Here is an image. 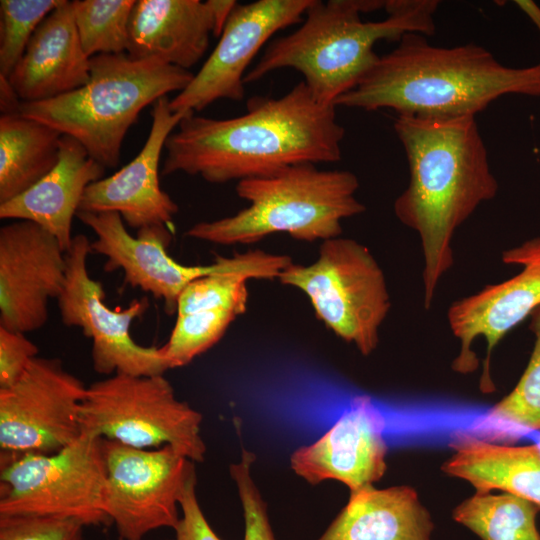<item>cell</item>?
<instances>
[{
    "label": "cell",
    "mask_w": 540,
    "mask_h": 540,
    "mask_svg": "<svg viewBox=\"0 0 540 540\" xmlns=\"http://www.w3.org/2000/svg\"><path fill=\"white\" fill-rule=\"evenodd\" d=\"M312 0H258L236 4L219 42L184 90L173 112H199L220 99L241 101L244 77L261 47L278 31L303 21Z\"/></svg>",
    "instance_id": "cell-14"
},
{
    "label": "cell",
    "mask_w": 540,
    "mask_h": 540,
    "mask_svg": "<svg viewBox=\"0 0 540 540\" xmlns=\"http://www.w3.org/2000/svg\"><path fill=\"white\" fill-rule=\"evenodd\" d=\"M239 315L232 310H201L178 315L160 351L169 369L183 367L214 346Z\"/></svg>",
    "instance_id": "cell-28"
},
{
    "label": "cell",
    "mask_w": 540,
    "mask_h": 540,
    "mask_svg": "<svg viewBox=\"0 0 540 540\" xmlns=\"http://www.w3.org/2000/svg\"><path fill=\"white\" fill-rule=\"evenodd\" d=\"M65 281V252L51 233L28 220L0 228V326L22 333L43 327L49 299Z\"/></svg>",
    "instance_id": "cell-15"
},
{
    "label": "cell",
    "mask_w": 540,
    "mask_h": 540,
    "mask_svg": "<svg viewBox=\"0 0 540 540\" xmlns=\"http://www.w3.org/2000/svg\"><path fill=\"white\" fill-rule=\"evenodd\" d=\"M90 253L91 242L87 236H74L65 253V285L57 298L61 321L68 327L80 328L84 336L92 340V366L97 373L108 376L164 374L169 368L160 347L142 346L130 334L133 321L148 308V300L135 299L123 309L107 306L102 283L88 273Z\"/></svg>",
    "instance_id": "cell-10"
},
{
    "label": "cell",
    "mask_w": 540,
    "mask_h": 540,
    "mask_svg": "<svg viewBox=\"0 0 540 540\" xmlns=\"http://www.w3.org/2000/svg\"><path fill=\"white\" fill-rule=\"evenodd\" d=\"M0 515L70 518L109 526L102 438L88 433L54 453H1Z\"/></svg>",
    "instance_id": "cell-9"
},
{
    "label": "cell",
    "mask_w": 540,
    "mask_h": 540,
    "mask_svg": "<svg viewBox=\"0 0 540 540\" xmlns=\"http://www.w3.org/2000/svg\"><path fill=\"white\" fill-rule=\"evenodd\" d=\"M344 135L336 107L318 102L302 80L279 98H250L236 117L188 113L165 142L162 174L182 172L220 184L302 163L337 162Z\"/></svg>",
    "instance_id": "cell-1"
},
{
    "label": "cell",
    "mask_w": 540,
    "mask_h": 540,
    "mask_svg": "<svg viewBox=\"0 0 540 540\" xmlns=\"http://www.w3.org/2000/svg\"><path fill=\"white\" fill-rule=\"evenodd\" d=\"M105 167L73 137L62 135L57 165L38 183L0 204V218L28 220L43 227L66 253L71 226L86 188L103 178Z\"/></svg>",
    "instance_id": "cell-21"
},
{
    "label": "cell",
    "mask_w": 540,
    "mask_h": 540,
    "mask_svg": "<svg viewBox=\"0 0 540 540\" xmlns=\"http://www.w3.org/2000/svg\"><path fill=\"white\" fill-rule=\"evenodd\" d=\"M78 219L96 235L91 252L106 258L105 271L122 270L125 284L161 299L165 310L176 312L177 300L192 281L217 271L222 256L208 265L187 266L169 256L173 235L168 227H149L132 236L118 212L78 211Z\"/></svg>",
    "instance_id": "cell-16"
},
{
    "label": "cell",
    "mask_w": 540,
    "mask_h": 540,
    "mask_svg": "<svg viewBox=\"0 0 540 540\" xmlns=\"http://www.w3.org/2000/svg\"><path fill=\"white\" fill-rule=\"evenodd\" d=\"M190 112H173L168 96L156 100L152 104L151 129L141 151L111 176L90 184L78 211L118 212L137 231L170 228L179 207L160 186L159 163L167 138Z\"/></svg>",
    "instance_id": "cell-17"
},
{
    "label": "cell",
    "mask_w": 540,
    "mask_h": 540,
    "mask_svg": "<svg viewBox=\"0 0 540 540\" xmlns=\"http://www.w3.org/2000/svg\"><path fill=\"white\" fill-rule=\"evenodd\" d=\"M134 4V0L72 1L80 42L89 58L127 53Z\"/></svg>",
    "instance_id": "cell-26"
},
{
    "label": "cell",
    "mask_w": 540,
    "mask_h": 540,
    "mask_svg": "<svg viewBox=\"0 0 540 540\" xmlns=\"http://www.w3.org/2000/svg\"><path fill=\"white\" fill-rule=\"evenodd\" d=\"M107 486L104 510L120 540H143L176 528L178 505L194 462L171 446L137 449L102 438Z\"/></svg>",
    "instance_id": "cell-11"
},
{
    "label": "cell",
    "mask_w": 540,
    "mask_h": 540,
    "mask_svg": "<svg viewBox=\"0 0 540 540\" xmlns=\"http://www.w3.org/2000/svg\"><path fill=\"white\" fill-rule=\"evenodd\" d=\"M84 527L70 518L0 515V540H83Z\"/></svg>",
    "instance_id": "cell-31"
},
{
    "label": "cell",
    "mask_w": 540,
    "mask_h": 540,
    "mask_svg": "<svg viewBox=\"0 0 540 540\" xmlns=\"http://www.w3.org/2000/svg\"><path fill=\"white\" fill-rule=\"evenodd\" d=\"M214 30L209 0H138L130 16L127 53L189 70L204 56Z\"/></svg>",
    "instance_id": "cell-20"
},
{
    "label": "cell",
    "mask_w": 540,
    "mask_h": 540,
    "mask_svg": "<svg viewBox=\"0 0 540 540\" xmlns=\"http://www.w3.org/2000/svg\"><path fill=\"white\" fill-rule=\"evenodd\" d=\"M385 419L369 397H356L314 443L296 449L292 470L310 484L344 483L350 492L378 482L387 469Z\"/></svg>",
    "instance_id": "cell-18"
},
{
    "label": "cell",
    "mask_w": 540,
    "mask_h": 540,
    "mask_svg": "<svg viewBox=\"0 0 540 540\" xmlns=\"http://www.w3.org/2000/svg\"><path fill=\"white\" fill-rule=\"evenodd\" d=\"M38 352L25 333L0 326V389L13 385Z\"/></svg>",
    "instance_id": "cell-32"
},
{
    "label": "cell",
    "mask_w": 540,
    "mask_h": 540,
    "mask_svg": "<svg viewBox=\"0 0 540 540\" xmlns=\"http://www.w3.org/2000/svg\"><path fill=\"white\" fill-rule=\"evenodd\" d=\"M196 470L189 476L179 506L182 517L177 524L175 536L167 540H222L213 531L206 520L196 495Z\"/></svg>",
    "instance_id": "cell-33"
},
{
    "label": "cell",
    "mask_w": 540,
    "mask_h": 540,
    "mask_svg": "<svg viewBox=\"0 0 540 540\" xmlns=\"http://www.w3.org/2000/svg\"><path fill=\"white\" fill-rule=\"evenodd\" d=\"M22 101L10 84L8 78L0 75L1 115L19 114Z\"/></svg>",
    "instance_id": "cell-34"
},
{
    "label": "cell",
    "mask_w": 540,
    "mask_h": 540,
    "mask_svg": "<svg viewBox=\"0 0 540 540\" xmlns=\"http://www.w3.org/2000/svg\"><path fill=\"white\" fill-rule=\"evenodd\" d=\"M209 2L215 20V30L213 36L220 37L237 2L234 0H209Z\"/></svg>",
    "instance_id": "cell-35"
},
{
    "label": "cell",
    "mask_w": 540,
    "mask_h": 540,
    "mask_svg": "<svg viewBox=\"0 0 540 540\" xmlns=\"http://www.w3.org/2000/svg\"><path fill=\"white\" fill-rule=\"evenodd\" d=\"M62 134L21 114L0 117V204L30 189L58 163Z\"/></svg>",
    "instance_id": "cell-24"
},
{
    "label": "cell",
    "mask_w": 540,
    "mask_h": 540,
    "mask_svg": "<svg viewBox=\"0 0 540 540\" xmlns=\"http://www.w3.org/2000/svg\"><path fill=\"white\" fill-rule=\"evenodd\" d=\"M336 107L394 110L398 116L453 118L474 116L506 94L540 96V63L525 68L499 63L484 47L430 44L427 36L407 33Z\"/></svg>",
    "instance_id": "cell-3"
},
{
    "label": "cell",
    "mask_w": 540,
    "mask_h": 540,
    "mask_svg": "<svg viewBox=\"0 0 540 540\" xmlns=\"http://www.w3.org/2000/svg\"><path fill=\"white\" fill-rule=\"evenodd\" d=\"M515 3L531 19L540 32V7L531 0H516Z\"/></svg>",
    "instance_id": "cell-36"
},
{
    "label": "cell",
    "mask_w": 540,
    "mask_h": 540,
    "mask_svg": "<svg viewBox=\"0 0 540 540\" xmlns=\"http://www.w3.org/2000/svg\"><path fill=\"white\" fill-rule=\"evenodd\" d=\"M534 346L515 388L486 414L497 429L540 430V306L530 315Z\"/></svg>",
    "instance_id": "cell-27"
},
{
    "label": "cell",
    "mask_w": 540,
    "mask_h": 540,
    "mask_svg": "<svg viewBox=\"0 0 540 540\" xmlns=\"http://www.w3.org/2000/svg\"><path fill=\"white\" fill-rule=\"evenodd\" d=\"M358 188L357 176L348 170L289 166L237 182L236 193L248 205L234 215L198 222L186 236L224 246L255 243L274 233L323 242L341 236V222L366 210L356 198Z\"/></svg>",
    "instance_id": "cell-5"
},
{
    "label": "cell",
    "mask_w": 540,
    "mask_h": 540,
    "mask_svg": "<svg viewBox=\"0 0 540 540\" xmlns=\"http://www.w3.org/2000/svg\"><path fill=\"white\" fill-rule=\"evenodd\" d=\"M86 390L60 359L35 357L13 385L0 389L1 453L48 454L76 441Z\"/></svg>",
    "instance_id": "cell-12"
},
{
    "label": "cell",
    "mask_w": 540,
    "mask_h": 540,
    "mask_svg": "<svg viewBox=\"0 0 540 540\" xmlns=\"http://www.w3.org/2000/svg\"><path fill=\"white\" fill-rule=\"evenodd\" d=\"M193 76L155 58L100 54L91 58L90 79L84 86L53 99L22 102L19 114L73 137L94 160L114 168L140 112L168 93L184 90Z\"/></svg>",
    "instance_id": "cell-6"
},
{
    "label": "cell",
    "mask_w": 540,
    "mask_h": 540,
    "mask_svg": "<svg viewBox=\"0 0 540 540\" xmlns=\"http://www.w3.org/2000/svg\"><path fill=\"white\" fill-rule=\"evenodd\" d=\"M255 455L242 448L241 459L230 465L229 472L234 480L243 508L244 540H276L264 502L251 475Z\"/></svg>",
    "instance_id": "cell-30"
},
{
    "label": "cell",
    "mask_w": 540,
    "mask_h": 540,
    "mask_svg": "<svg viewBox=\"0 0 540 540\" xmlns=\"http://www.w3.org/2000/svg\"><path fill=\"white\" fill-rule=\"evenodd\" d=\"M90 65L72 1L63 0L38 26L8 80L22 102L45 101L84 86Z\"/></svg>",
    "instance_id": "cell-19"
},
{
    "label": "cell",
    "mask_w": 540,
    "mask_h": 540,
    "mask_svg": "<svg viewBox=\"0 0 540 540\" xmlns=\"http://www.w3.org/2000/svg\"><path fill=\"white\" fill-rule=\"evenodd\" d=\"M438 5L436 0H312L301 26L268 44L244 84L292 68L318 102L334 105L375 65L378 41L433 35Z\"/></svg>",
    "instance_id": "cell-4"
},
{
    "label": "cell",
    "mask_w": 540,
    "mask_h": 540,
    "mask_svg": "<svg viewBox=\"0 0 540 540\" xmlns=\"http://www.w3.org/2000/svg\"><path fill=\"white\" fill-rule=\"evenodd\" d=\"M394 130L409 166V183L394 213L420 239L423 304L428 310L441 278L454 264L452 239L498 183L474 116H397Z\"/></svg>",
    "instance_id": "cell-2"
},
{
    "label": "cell",
    "mask_w": 540,
    "mask_h": 540,
    "mask_svg": "<svg viewBox=\"0 0 540 540\" xmlns=\"http://www.w3.org/2000/svg\"><path fill=\"white\" fill-rule=\"evenodd\" d=\"M63 0L0 1V75L9 77L41 22Z\"/></svg>",
    "instance_id": "cell-29"
},
{
    "label": "cell",
    "mask_w": 540,
    "mask_h": 540,
    "mask_svg": "<svg viewBox=\"0 0 540 540\" xmlns=\"http://www.w3.org/2000/svg\"><path fill=\"white\" fill-rule=\"evenodd\" d=\"M539 511L536 504L510 493H475L457 505L452 516L481 540H540Z\"/></svg>",
    "instance_id": "cell-25"
},
{
    "label": "cell",
    "mask_w": 540,
    "mask_h": 540,
    "mask_svg": "<svg viewBox=\"0 0 540 540\" xmlns=\"http://www.w3.org/2000/svg\"><path fill=\"white\" fill-rule=\"evenodd\" d=\"M309 299L319 320L367 356L391 307L383 270L358 241L338 236L321 242L309 265L291 263L277 278Z\"/></svg>",
    "instance_id": "cell-8"
},
{
    "label": "cell",
    "mask_w": 540,
    "mask_h": 540,
    "mask_svg": "<svg viewBox=\"0 0 540 540\" xmlns=\"http://www.w3.org/2000/svg\"><path fill=\"white\" fill-rule=\"evenodd\" d=\"M453 454L441 466L451 476L468 481L478 494L498 489L540 507V444H496L468 432H455Z\"/></svg>",
    "instance_id": "cell-23"
},
{
    "label": "cell",
    "mask_w": 540,
    "mask_h": 540,
    "mask_svg": "<svg viewBox=\"0 0 540 540\" xmlns=\"http://www.w3.org/2000/svg\"><path fill=\"white\" fill-rule=\"evenodd\" d=\"M82 433L137 448L166 445L196 462L205 459L202 414L179 400L161 375L116 373L87 386L80 410Z\"/></svg>",
    "instance_id": "cell-7"
},
{
    "label": "cell",
    "mask_w": 540,
    "mask_h": 540,
    "mask_svg": "<svg viewBox=\"0 0 540 540\" xmlns=\"http://www.w3.org/2000/svg\"><path fill=\"white\" fill-rule=\"evenodd\" d=\"M504 264L521 266V271L497 284L454 301L448 308L447 320L453 335L460 341V352L452 369L460 374L477 370L479 360L472 349L477 337L486 341V357L480 378V390L489 394L496 390L490 375L493 349L513 328L540 306V236L502 252Z\"/></svg>",
    "instance_id": "cell-13"
},
{
    "label": "cell",
    "mask_w": 540,
    "mask_h": 540,
    "mask_svg": "<svg viewBox=\"0 0 540 540\" xmlns=\"http://www.w3.org/2000/svg\"><path fill=\"white\" fill-rule=\"evenodd\" d=\"M434 523L417 491L406 485L350 492L317 540H431Z\"/></svg>",
    "instance_id": "cell-22"
}]
</instances>
